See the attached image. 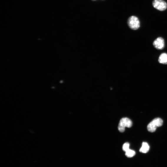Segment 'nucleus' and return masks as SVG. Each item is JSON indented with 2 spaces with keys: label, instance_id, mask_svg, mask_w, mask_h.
<instances>
[{
  "label": "nucleus",
  "instance_id": "obj_8",
  "mask_svg": "<svg viewBox=\"0 0 167 167\" xmlns=\"http://www.w3.org/2000/svg\"><path fill=\"white\" fill-rule=\"evenodd\" d=\"M135 151L133 150L129 149L126 152V156L128 158H132L135 156Z\"/></svg>",
  "mask_w": 167,
  "mask_h": 167
},
{
  "label": "nucleus",
  "instance_id": "obj_3",
  "mask_svg": "<svg viewBox=\"0 0 167 167\" xmlns=\"http://www.w3.org/2000/svg\"><path fill=\"white\" fill-rule=\"evenodd\" d=\"M128 23L129 27L133 30H137L140 27V22L138 18L134 16L129 18Z\"/></svg>",
  "mask_w": 167,
  "mask_h": 167
},
{
  "label": "nucleus",
  "instance_id": "obj_5",
  "mask_svg": "<svg viewBox=\"0 0 167 167\" xmlns=\"http://www.w3.org/2000/svg\"><path fill=\"white\" fill-rule=\"evenodd\" d=\"M153 45L155 47L158 49H162L165 47V42L162 37H158L153 42Z\"/></svg>",
  "mask_w": 167,
  "mask_h": 167
},
{
  "label": "nucleus",
  "instance_id": "obj_4",
  "mask_svg": "<svg viewBox=\"0 0 167 167\" xmlns=\"http://www.w3.org/2000/svg\"><path fill=\"white\" fill-rule=\"evenodd\" d=\"M153 5L155 8L160 11L165 10L167 7L166 3L163 0H154Z\"/></svg>",
  "mask_w": 167,
  "mask_h": 167
},
{
  "label": "nucleus",
  "instance_id": "obj_6",
  "mask_svg": "<svg viewBox=\"0 0 167 167\" xmlns=\"http://www.w3.org/2000/svg\"><path fill=\"white\" fill-rule=\"evenodd\" d=\"M159 62L164 65L167 64V54L164 53L161 54L158 58Z\"/></svg>",
  "mask_w": 167,
  "mask_h": 167
},
{
  "label": "nucleus",
  "instance_id": "obj_7",
  "mask_svg": "<svg viewBox=\"0 0 167 167\" xmlns=\"http://www.w3.org/2000/svg\"><path fill=\"white\" fill-rule=\"evenodd\" d=\"M150 149V146L148 144L145 142H143L142 147L140 150V151L142 153H146Z\"/></svg>",
  "mask_w": 167,
  "mask_h": 167
},
{
  "label": "nucleus",
  "instance_id": "obj_9",
  "mask_svg": "<svg viewBox=\"0 0 167 167\" xmlns=\"http://www.w3.org/2000/svg\"><path fill=\"white\" fill-rule=\"evenodd\" d=\"M129 144L128 142H126L123 146V150L126 152L129 149Z\"/></svg>",
  "mask_w": 167,
  "mask_h": 167
},
{
  "label": "nucleus",
  "instance_id": "obj_1",
  "mask_svg": "<svg viewBox=\"0 0 167 167\" xmlns=\"http://www.w3.org/2000/svg\"><path fill=\"white\" fill-rule=\"evenodd\" d=\"M163 120L159 118L154 119L148 124L147 127L148 131L151 133L154 132L158 127L163 125Z\"/></svg>",
  "mask_w": 167,
  "mask_h": 167
},
{
  "label": "nucleus",
  "instance_id": "obj_2",
  "mask_svg": "<svg viewBox=\"0 0 167 167\" xmlns=\"http://www.w3.org/2000/svg\"><path fill=\"white\" fill-rule=\"evenodd\" d=\"M133 123L132 121L127 118H123L120 120L118 129L121 133L124 132L126 127L129 128L132 127Z\"/></svg>",
  "mask_w": 167,
  "mask_h": 167
}]
</instances>
